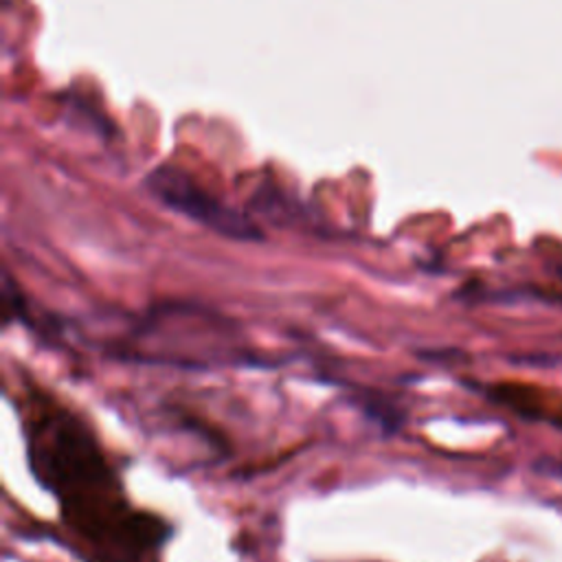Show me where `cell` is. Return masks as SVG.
Wrapping results in <instances>:
<instances>
[{"mask_svg": "<svg viewBox=\"0 0 562 562\" xmlns=\"http://www.w3.org/2000/svg\"><path fill=\"white\" fill-rule=\"evenodd\" d=\"M149 191L169 209L211 228L217 235L239 241H261L259 226L237 209L211 195L195 180L173 167H160L147 178Z\"/></svg>", "mask_w": 562, "mask_h": 562, "instance_id": "obj_2", "label": "cell"}, {"mask_svg": "<svg viewBox=\"0 0 562 562\" xmlns=\"http://www.w3.org/2000/svg\"><path fill=\"white\" fill-rule=\"evenodd\" d=\"M35 479L59 501L66 522L97 553H125L130 562L158 551L171 527L132 509L116 470L92 430L66 408H35L24 426Z\"/></svg>", "mask_w": 562, "mask_h": 562, "instance_id": "obj_1", "label": "cell"}]
</instances>
